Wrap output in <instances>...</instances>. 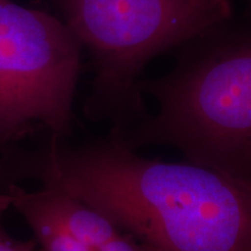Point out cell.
I'll list each match as a JSON object with an SVG mask.
<instances>
[{"label":"cell","instance_id":"obj_1","mask_svg":"<svg viewBox=\"0 0 251 251\" xmlns=\"http://www.w3.org/2000/svg\"><path fill=\"white\" fill-rule=\"evenodd\" d=\"M36 181L77 198L155 251H251V175L147 158L120 131L0 151V191Z\"/></svg>","mask_w":251,"mask_h":251},{"label":"cell","instance_id":"obj_2","mask_svg":"<svg viewBox=\"0 0 251 251\" xmlns=\"http://www.w3.org/2000/svg\"><path fill=\"white\" fill-rule=\"evenodd\" d=\"M225 25L191 41L164 77L141 81L159 109L129 134L120 131L128 146L170 144L192 162L251 175V34Z\"/></svg>","mask_w":251,"mask_h":251},{"label":"cell","instance_id":"obj_3","mask_svg":"<svg viewBox=\"0 0 251 251\" xmlns=\"http://www.w3.org/2000/svg\"><path fill=\"white\" fill-rule=\"evenodd\" d=\"M89 54L84 112L115 129L143 113L140 76L156 56L230 20V0H49Z\"/></svg>","mask_w":251,"mask_h":251},{"label":"cell","instance_id":"obj_4","mask_svg":"<svg viewBox=\"0 0 251 251\" xmlns=\"http://www.w3.org/2000/svg\"><path fill=\"white\" fill-rule=\"evenodd\" d=\"M83 50L59 18L0 0V151L70 139Z\"/></svg>","mask_w":251,"mask_h":251},{"label":"cell","instance_id":"obj_5","mask_svg":"<svg viewBox=\"0 0 251 251\" xmlns=\"http://www.w3.org/2000/svg\"><path fill=\"white\" fill-rule=\"evenodd\" d=\"M42 190L50 208L92 251H155L77 198L57 188L42 187Z\"/></svg>","mask_w":251,"mask_h":251},{"label":"cell","instance_id":"obj_6","mask_svg":"<svg viewBox=\"0 0 251 251\" xmlns=\"http://www.w3.org/2000/svg\"><path fill=\"white\" fill-rule=\"evenodd\" d=\"M11 199V208L26 220L42 251H92L75 236L47 202L42 188L27 191L12 184L2 188Z\"/></svg>","mask_w":251,"mask_h":251},{"label":"cell","instance_id":"obj_7","mask_svg":"<svg viewBox=\"0 0 251 251\" xmlns=\"http://www.w3.org/2000/svg\"><path fill=\"white\" fill-rule=\"evenodd\" d=\"M11 208V199L7 192L0 191V251H39L36 240L20 241L15 240L7 233L5 228L4 218L6 212ZM42 251V250H40Z\"/></svg>","mask_w":251,"mask_h":251},{"label":"cell","instance_id":"obj_8","mask_svg":"<svg viewBox=\"0 0 251 251\" xmlns=\"http://www.w3.org/2000/svg\"><path fill=\"white\" fill-rule=\"evenodd\" d=\"M244 1L248 2V4H249V5H250V7H251V0H244Z\"/></svg>","mask_w":251,"mask_h":251}]
</instances>
